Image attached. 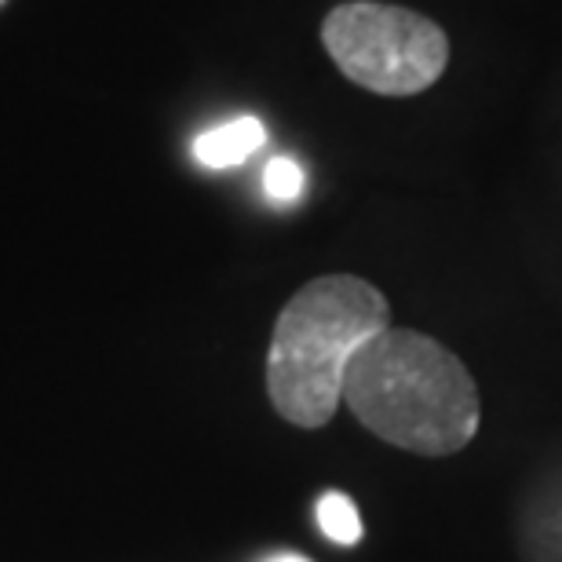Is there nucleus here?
Returning a JSON list of instances; mask_svg holds the SVG:
<instances>
[{
    "label": "nucleus",
    "instance_id": "nucleus-2",
    "mask_svg": "<svg viewBox=\"0 0 562 562\" xmlns=\"http://www.w3.org/2000/svg\"><path fill=\"white\" fill-rule=\"evenodd\" d=\"M380 329H387V300L376 285L355 274L303 285L278 314L267 355L274 409L296 427L329 424L344 402L347 362Z\"/></svg>",
    "mask_w": 562,
    "mask_h": 562
},
{
    "label": "nucleus",
    "instance_id": "nucleus-7",
    "mask_svg": "<svg viewBox=\"0 0 562 562\" xmlns=\"http://www.w3.org/2000/svg\"><path fill=\"white\" fill-rule=\"evenodd\" d=\"M271 562H311V559H303V555H292V552H285V555H274Z\"/></svg>",
    "mask_w": 562,
    "mask_h": 562
},
{
    "label": "nucleus",
    "instance_id": "nucleus-5",
    "mask_svg": "<svg viewBox=\"0 0 562 562\" xmlns=\"http://www.w3.org/2000/svg\"><path fill=\"white\" fill-rule=\"evenodd\" d=\"M318 526L333 544H358L362 541V515H358L355 501H347L344 493H322L318 497Z\"/></svg>",
    "mask_w": 562,
    "mask_h": 562
},
{
    "label": "nucleus",
    "instance_id": "nucleus-6",
    "mask_svg": "<svg viewBox=\"0 0 562 562\" xmlns=\"http://www.w3.org/2000/svg\"><path fill=\"white\" fill-rule=\"evenodd\" d=\"M263 190L278 205L296 201L303 194V168L292 161V157H271L263 168Z\"/></svg>",
    "mask_w": 562,
    "mask_h": 562
},
{
    "label": "nucleus",
    "instance_id": "nucleus-4",
    "mask_svg": "<svg viewBox=\"0 0 562 562\" xmlns=\"http://www.w3.org/2000/svg\"><path fill=\"white\" fill-rule=\"evenodd\" d=\"M263 143H267L263 121L241 114V117L223 121L216 128L201 132L194 139V157L205 168H234V165L249 161Z\"/></svg>",
    "mask_w": 562,
    "mask_h": 562
},
{
    "label": "nucleus",
    "instance_id": "nucleus-3",
    "mask_svg": "<svg viewBox=\"0 0 562 562\" xmlns=\"http://www.w3.org/2000/svg\"><path fill=\"white\" fill-rule=\"evenodd\" d=\"M322 44L347 81L391 99L427 92L449 66V37L438 22L380 0L333 8L322 22Z\"/></svg>",
    "mask_w": 562,
    "mask_h": 562
},
{
    "label": "nucleus",
    "instance_id": "nucleus-1",
    "mask_svg": "<svg viewBox=\"0 0 562 562\" xmlns=\"http://www.w3.org/2000/svg\"><path fill=\"white\" fill-rule=\"evenodd\" d=\"M344 402L369 431L424 457L464 449L479 431V391L453 351L413 329H380L347 362Z\"/></svg>",
    "mask_w": 562,
    "mask_h": 562
}]
</instances>
